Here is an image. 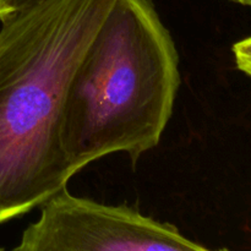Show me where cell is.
<instances>
[{"instance_id":"277c9868","label":"cell","mask_w":251,"mask_h":251,"mask_svg":"<svg viewBox=\"0 0 251 251\" xmlns=\"http://www.w3.org/2000/svg\"><path fill=\"white\" fill-rule=\"evenodd\" d=\"M232 50L237 68L251 78V36L234 43Z\"/></svg>"},{"instance_id":"9c48e42d","label":"cell","mask_w":251,"mask_h":251,"mask_svg":"<svg viewBox=\"0 0 251 251\" xmlns=\"http://www.w3.org/2000/svg\"><path fill=\"white\" fill-rule=\"evenodd\" d=\"M0 251H5L4 249H2V248H0Z\"/></svg>"},{"instance_id":"ba28073f","label":"cell","mask_w":251,"mask_h":251,"mask_svg":"<svg viewBox=\"0 0 251 251\" xmlns=\"http://www.w3.org/2000/svg\"><path fill=\"white\" fill-rule=\"evenodd\" d=\"M211 251H230L228 249H226V248H223V249H218V250H211Z\"/></svg>"},{"instance_id":"5b68a950","label":"cell","mask_w":251,"mask_h":251,"mask_svg":"<svg viewBox=\"0 0 251 251\" xmlns=\"http://www.w3.org/2000/svg\"><path fill=\"white\" fill-rule=\"evenodd\" d=\"M12 0H0V21L14 11Z\"/></svg>"},{"instance_id":"8992f818","label":"cell","mask_w":251,"mask_h":251,"mask_svg":"<svg viewBox=\"0 0 251 251\" xmlns=\"http://www.w3.org/2000/svg\"><path fill=\"white\" fill-rule=\"evenodd\" d=\"M232 1L237 2V4L244 5V6L251 7V0H232Z\"/></svg>"},{"instance_id":"7a4b0ae2","label":"cell","mask_w":251,"mask_h":251,"mask_svg":"<svg viewBox=\"0 0 251 251\" xmlns=\"http://www.w3.org/2000/svg\"><path fill=\"white\" fill-rule=\"evenodd\" d=\"M179 53L152 0H115L66 90L60 145L73 174L158 146L180 87Z\"/></svg>"},{"instance_id":"3957f363","label":"cell","mask_w":251,"mask_h":251,"mask_svg":"<svg viewBox=\"0 0 251 251\" xmlns=\"http://www.w3.org/2000/svg\"><path fill=\"white\" fill-rule=\"evenodd\" d=\"M38 220L12 251H211L126 205H107L63 190L47 201Z\"/></svg>"},{"instance_id":"6da1fadb","label":"cell","mask_w":251,"mask_h":251,"mask_svg":"<svg viewBox=\"0 0 251 251\" xmlns=\"http://www.w3.org/2000/svg\"><path fill=\"white\" fill-rule=\"evenodd\" d=\"M114 2L27 0L0 21V225L68 189L64 100Z\"/></svg>"},{"instance_id":"52a82bcc","label":"cell","mask_w":251,"mask_h":251,"mask_svg":"<svg viewBox=\"0 0 251 251\" xmlns=\"http://www.w3.org/2000/svg\"><path fill=\"white\" fill-rule=\"evenodd\" d=\"M25 1H27V0H12V5H14V7H15V6H17V5L22 4V2H25Z\"/></svg>"}]
</instances>
